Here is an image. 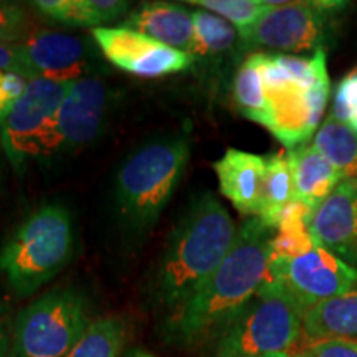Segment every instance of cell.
Here are the masks:
<instances>
[{"label": "cell", "instance_id": "cell-9", "mask_svg": "<svg viewBox=\"0 0 357 357\" xmlns=\"http://www.w3.org/2000/svg\"><path fill=\"white\" fill-rule=\"evenodd\" d=\"M266 278L280 284L305 314L310 307L356 288L357 268L316 243L305 255L270 260Z\"/></svg>", "mask_w": 357, "mask_h": 357}, {"label": "cell", "instance_id": "cell-4", "mask_svg": "<svg viewBox=\"0 0 357 357\" xmlns=\"http://www.w3.org/2000/svg\"><path fill=\"white\" fill-rule=\"evenodd\" d=\"M190 155L185 137L151 142L134 153L116 177V204L128 229L144 234L159 220Z\"/></svg>", "mask_w": 357, "mask_h": 357}, {"label": "cell", "instance_id": "cell-22", "mask_svg": "<svg viewBox=\"0 0 357 357\" xmlns=\"http://www.w3.org/2000/svg\"><path fill=\"white\" fill-rule=\"evenodd\" d=\"M128 339V323L121 316H102L89 323L65 357H119Z\"/></svg>", "mask_w": 357, "mask_h": 357}, {"label": "cell", "instance_id": "cell-8", "mask_svg": "<svg viewBox=\"0 0 357 357\" xmlns=\"http://www.w3.org/2000/svg\"><path fill=\"white\" fill-rule=\"evenodd\" d=\"M270 10L258 20L245 45L276 52L303 53L324 50L331 35L334 12L342 10L346 2H270Z\"/></svg>", "mask_w": 357, "mask_h": 357}, {"label": "cell", "instance_id": "cell-13", "mask_svg": "<svg viewBox=\"0 0 357 357\" xmlns=\"http://www.w3.org/2000/svg\"><path fill=\"white\" fill-rule=\"evenodd\" d=\"M329 93H331L329 77L318 79L310 89L291 86L270 93L268 100H270L271 119L268 129L288 149L305 144L312 134H316V128L319 126L328 105Z\"/></svg>", "mask_w": 357, "mask_h": 357}, {"label": "cell", "instance_id": "cell-10", "mask_svg": "<svg viewBox=\"0 0 357 357\" xmlns=\"http://www.w3.org/2000/svg\"><path fill=\"white\" fill-rule=\"evenodd\" d=\"M91 37L101 55L116 68L142 78H159L190 68L189 53L176 50L158 40L126 26L93 29Z\"/></svg>", "mask_w": 357, "mask_h": 357}, {"label": "cell", "instance_id": "cell-33", "mask_svg": "<svg viewBox=\"0 0 357 357\" xmlns=\"http://www.w3.org/2000/svg\"><path fill=\"white\" fill-rule=\"evenodd\" d=\"M347 126H349L354 132H357V109L354 111V114L351 116V119H349V123H347Z\"/></svg>", "mask_w": 357, "mask_h": 357}, {"label": "cell", "instance_id": "cell-20", "mask_svg": "<svg viewBox=\"0 0 357 357\" xmlns=\"http://www.w3.org/2000/svg\"><path fill=\"white\" fill-rule=\"evenodd\" d=\"M234 98L245 118L268 129L271 109L265 78H263L261 53H253L240 65L234 83Z\"/></svg>", "mask_w": 357, "mask_h": 357}, {"label": "cell", "instance_id": "cell-7", "mask_svg": "<svg viewBox=\"0 0 357 357\" xmlns=\"http://www.w3.org/2000/svg\"><path fill=\"white\" fill-rule=\"evenodd\" d=\"M68 86L70 82L29 79L25 93L0 126L3 153L15 169L30 159L53 154L56 114Z\"/></svg>", "mask_w": 357, "mask_h": 357}, {"label": "cell", "instance_id": "cell-21", "mask_svg": "<svg viewBox=\"0 0 357 357\" xmlns=\"http://www.w3.org/2000/svg\"><path fill=\"white\" fill-rule=\"evenodd\" d=\"M312 144L341 172L342 181L357 182V132L346 123L329 114L319 124Z\"/></svg>", "mask_w": 357, "mask_h": 357}, {"label": "cell", "instance_id": "cell-31", "mask_svg": "<svg viewBox=\"0 0 357 357\" xmlns=\"http://www.w3.org/2000/svg\"><path fill=\"white\" fill-rule=\"evenodd\" d=\"M10 314H8V307L0 301V357H10Z\"/></svg>", "mask_w": 357, "mask_h": 357}, {"label": "cell", "instance_id": "cell-3", "mask_svg": "<svg viewBox=\"0 0 357 357\" xmlns=\"http://www.w3.org/2000/svg\"><path fill=\"white\" fill-rule=\"evenodd\" d=\"M73 230L68 208L48 204L35 211L0 250V273L17 296H30L68 263Z\"/></svg>", "mask_w": 357, "mask_h": 357}, {"label": "cell", "instance_id": "cell-14", "mask_svg": "<svg viewBox=\"0 0 357 357\" xmlns=\"http://www.w3.org/2000/svg\"><path fill=\"white\" fill-rule=\"evenodd\" d=\"M307 229L319 247L357 268V182L342 181L312 211Z\"/></svg>", "mask_w": 357, "mask_h": 357}, {"label": "cell", "instance_id": "cell-11", "mask_svg": "<svg viewBox=\"0 0 357 357\" xmlns=\"http://www.w3.org/2000/svg\"><path fill=\"white\" fill-rule=\"evenodd\" d=\"M30 79L47 78L55 82H77L91 77L98 65L95 40L65 32L35 30L19 43ZM101 53V52H100Z\"/></svg>", "mask_w": 357, "mask_h": 357}, {"label": "cell", "instance_id": "cell-2", "mask_svg": "<svg viewBox=\"0 0 357 357\" xmlns=\"http://www.w3.org/2000/svg\"><path fill=\"white\" fill-rule=\"evenodd\" d=\"M236 227L227 208L204 194L174 229L159 263L154 300L169 311L182 305L230 253Z\"/></svg>", "mask_w": 357, "mask_h": 357}, {"label": "cell", "instance_id": "cell-6", "mask_svg": "<svg viewBox=\"0 0 357 357\" xmlns=\"http://www.w3.org/2000/svg\"><path fill=\"white\" fill-rule=\"evenodd\" d=\"M91 321L89 303L78 289L43 293L13 321L10 357H65Z\"/></svg>", "mask_w": 357, "mask_h": 357}, {"label": "cell", "instance_id": "cell-19", "mask_svg": "<svg viewBox=\"0 0 357 357\" xmlns=\"http://www.w3.org/2000/svg\"><path fill=\"white\" fill-rule=\"evenodd\" d=\"M265 160L266 171L258 218L265 225L276 230L281 213L289 204L296 200L294 197V181L288 154H270L266 155Z\"/></svg>", "mask_w": 357, "mask_h": 357}, {"label": "cell", "instance_id": "cell-24", "mask_svg": "<svg viewBox=\"0 0 357 357\" xmlns=\"http://www.w3.org/2000/svg\"><path fill=\"white\" fill-rule=\"evenodd\" d=\"M189 3L222 17L235 26L242 40L271 7L266 0H190Z\"/></svg>", "mask_w": 357, "mask_h": 357}, {"label": "cell", "instance_id": "cell-1", "mask_svg": "<svg viewBox=\"0 0 357 357\" xmlns=\"http://www.w3.org/2000/svg\"><path fill=\"white\" fill-rule=\"evenodd\" d=\"M275 231L258 217L243 222L222 265L169 312L164 323L167 341L194 346L207 337H217L265 283Z\"/></svg>", "mask_w": 357, "mask_h": 357}, {"label": "cell", "instance_id": "cell-28", "mask_svg": "<svg viewBox=\"0 0 357 357\" xmlns=\"http://www.w3.org/2000/svg\"><path fill=\"white\" fill-rule=\"evenodd\" d=\"M29 79L13 71H0V126L25 93Z\"/></svg>", "mask_w": 357, "mask_h": 357}, {"label": "cell", "instance_id": "cell-23", "mask_svg": "<svg viewBox=\"0 0 357 357\" xmlns=\"http://www.w3.org/2000/svg\"><path fill=\"white\" fill-rule=\"evenodd\" d=\"M194 22V47H192V60L199 58H218L231 50L236 40V29L215 13L195 8L192 10Z\"/></svg>", "mask_w": 357, "mask_h": 357}, {"label": "cell", "instance_id": "cell-26", "mask_svg": "<svg viewBox=\"0 0 357 357\" xmlns=\"http://www.w3.org/2000/svg\"><path fill=\"white\" fill-rule=\"evenodd\" d=\"M35 32L25 7L13 2H0V43L15 45Z\"/></svg>", "mask_w": 357, "mask_h": 357}, {"label": "cell", "instance_id": "cell-12", "mask_svg": "<svg viewBox=\"0 0 357 357\" xmlns=\"http://www.w3.org/2000/svg\"><path fill=\"white\" fill-rule=\"evenodd\" d=\"M108 109V88L98 77L70 82L56 114L53 154L77 151L100 136Z\"/></svg>", "mask_w": 357, "mask_h": 357}, {"label": "cell", "instance_id": "cell-35", "mask_svg": "<svg viewBox=\"0 0 357 357\" xmlns=\"http://www.w3.org/2000/svg\"><path fill=\"white\" fill-rule=\"evenodd\" d=\"M294 357H301V354H298V356H294Z\"/></svg>", "mask_w": 357, "mask_h": 357}, {"label": "cell", "instance_id": "cell-18", "mask_svg": "<svg viewBox=\"0 0 357 357\" xmlns=\"http://www.w3.org/2000/svg\"><path fill=\"white\" fill-rule=\"evenodd\" d=\"M307 339H357V287L341 296L319 303L303 314Z\"/></svg>", "mask_w": 357, "mask_h": 357}, {"label": "cell", "instance_id": "cell-29", "mask_svg": "<svg viewBox=\"0 0 357 357\" xmlns=\"http://www.w3.org/2000/svg\"><path fill=\"white\" fill-rule=\"evenodd\" d=\"M301 357H357V341L354 339H324L312 341Z\"/></svg>", "mask_w": 357, "mask_h": 357}, {"label": "cell", "instance_id": "cell-34", "mask_svg": "<svg viewBox=\"0 0 357 357\" xmlns=\"http://www.w3.org/2000/svg\"><path fill=\"white\" fill-rule=\"evenodd\" d=\"M258 357H293L287 354V352H281V354H268V356H258Z\"/></svg>", "mask_w": 357, "mask_h": 357}, {"label": "cell", "instance_id": "cell-17", "mask_svg": "<svg viewBox=\"0 0 357 357\" xmlns=\"http://www.w3.org/2000/svg\"><path fill=\"white\" fill-rule=\"evenodd\" d=\"M294 181V197L314 211L342 182L341 172L316 149L312 142L288 151Z\"/></svg>", "mask_w": 357, "mask_h": 357}, {"label": "cell", "instance_id": "cell-25", "mask_svg": "<svg viewBox=\"0 0 357 357\" xmlns=\"http://www.w3.org/2000/svg\"><path fill=\"white\" fill-rule=\"evenodd\" d=\"M129 3L123 0H78V26L100 29L121 19Z\"/></svg>", "mask_w": 357, "mask_h": 357}, {"label": "cell", "instance_id": "cell-30", "mask_svg": "<svg viewBox=\"0 0 357 357\" xmlns=\"http://www.w3.org/2000/svg\"><path fill=\"white\" fill-rule=\"evenodd\" d=\"M0 71H13V73H19L26 79H30L25 61L24 58H22L19 43H0Z\"/></svg>", "mask_w": 357, "mask_h": 357}, {"label": "cell", "instance_id": "cell-15", "mask_svg": "<svg viewBox=\"0 0 357 357\" xmlns=\"http://www.w3.org/2000/svg\"><path fill=\"white\" fill-rule=\"evenodd\" d=\"M220 192L243 215L260 213L266 160L263 155L240 149L227 153L213 164Z\"/></svg>", "mask_w": 357, "mask_h": 357}, {"label": "cell", "instance_id": "cell-27", "mask_svg": "<svg viewBox=\"0 0 357 357\" xmlns=\"http://www.w3.org/2000/svg\"><path fill=\"white\" fill-rule=\"evenodd\" d=\"M357 109V68L341 79L334 95L331 116L341 123H349Z\"/></svg>", "mask_w": 357, "mask_h": 357}, {"label": "cell", "instance_id": "cell-16", "mask_svg": "<svg viewBox=\"0 0 357 357\" xmlns=\"http://www.w3.org/2000/svg\"><path fill=\"white\" fill-rule=\"evenodd\" d=\"M123 26L144 33L158 42L192 53L194 47V22L185 7L169 2H147L129 13Z\"/></svg>", "mask_w": 357, "mask_h": 357}, {"label": "cell", "instance_id": "cell-5", "mask_svg": "<svg viewBox=\"0 0 357 357\" xmlns=\"http://www.w3.org/2000/svg\"><path fill=\"white\" fill-rule=\"evenodd\" d=\"M303 311L275 281L265 280L217 334V357H258L287 352L300 341Z\"/></svg>", "mask_w": 357, "mask_h": 357}, {"label": "cell", "instance_id": "cell-32", "mask_svg": "<svg viewBox=\"0 0 357 357\" xmlns=\"http://www.w3.org/2000/svg\"><path fill=\"white\" fill-rule=\"evenodd\" d=\"M126 357H154L153 354H149V352L146 351H141V349H134L129 352V354Z\"/></svg>", "mask_w": 357, "mask_h": 357}]
</instances>
